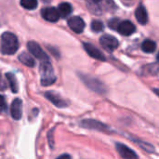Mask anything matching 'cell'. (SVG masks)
I'll return each instance as SVG.
<instances>
[{
    "mask_svg": "<svg viewBox=\"0 0 159 159\" xmlns=\"http://www.w3.org/2000/svg\"><path fill=\"white\" fill-rule=\"evenodd\" d=\"M19 48L17 36L9 32H6L1 36V52L5 55H12Z\"/></svg>",
    "mask_w": 159,
    "mask_h": 159,
    "instance_id": "1",
    "label": "cell"
},
{
    "mask_svg": "<svg viewBox=\"0 0 159 159\" xmlns=\"http://www.w3.org/2000/svg\"><path fill=\"white\" fill-rule=\"evenodd\" d=\"M89 10L94 15H102L103 11H111L116 7L113 0H87Z\"/></svg>",
    "mask_w": 159,
    "mask_h": 159,
    "instance_id": "2",
    "label": "cell"
},
{
    "mask_svg": "<svg viewBox=\"0 0 159 159\" xmlns=\"http://www.w3.org/2000/svg\"><path fill=\"white\" fill-rule=\"evenodd\" d=\"M40 70V75H41V84L44 87L50 86L53 83L56 82L57 78L53 71V67L48 62V61H42L39 67Z\"/></svg>",
    "mask_w": 159,
    "mask_h": 159,
    "instance_id": "3",
    "label": "cell"
},
{
    "mask_svg": "<svg viewBox=\"0 0 159 159\" xmlns=\"http://www.w3.org/2000/svg\"><path fill=\"white\" fill-rule=\"evenodd\" d=\"M80 75L81 80L85 83V85L91 90H93L97 93H100V94L106 93V91H107L106 87L99 79L89 76L87 75Z\"/></svg>",
    "mask_w": 159,
    "mask_h": 159,
    "instance_id": "4",
    "label": "cell"
},
{
    "mask_svg": "<svg viewBox=\"0 0 159 159\" xmlns=\"http://www.w3.org/2000/svg\"><path fill=\"white\" fill-rule=\"evenodd\" d=\"M27 48L31 54H33L36 59H38L41 61H48V54L43 50V48L34 41H30L27 44Z\"/></svg>",
    "mask_w": 159,
    "mask_h": 159,
    "instance_id": "5",
    "label": "cell"
},
{
    "mask_svg": "<svg viewBox=\"0 0 159 159\" xmlns=\"http://www.w3.org/2000/svg\"><path fill=\"white\" fill-rule=\"evenodd\" d=\"M100 43L102 47L107 49L108 51H114L119 46L118 40L115 36L110 35V34H103L100 38Z\"/></svg>",
    "mask_w": 159,
    "mask_h": 159,
    "instance_id": "6",
    "label": "cell"
},
{
    "mask_svg": "<svg viewBox=\"0 0 159 159\" xmlns=\"http://www.w3.org/2000/svg\"><path fill=\"white\" fill-rule=\"evenodd\" d=\"M80 126L89 129H95V130H99V131H103V132H109V128L108 126L104 125L102 122L96 121V120H92V119H86L83 120L80 123Z\"/></svg>",
    "mask_w": 159,
    "mask_h": 159,
    "instance_id": "7",
    "label": "cell"
},
{
    "mask_svg": "<svg viewBox=\"0 0 159 159\" xmlns=\"http://www.w3.org/2000/svg\"><path fill=\"white\" fill-rule=\"evenodd\" d=\"M41 15L46 20L50 21V22H56L60 19V14H59L58 9L53 7L43 8L41 10Z\"/></svg>",
    "mask_w": 159,
    "mask_h": 159,
    "instance_id": "8",
    "label": "cell"
},
{
    "mask_svg": "<svg viewBox=\"0 0 159 159\" xmlns=\"http://www.w3.org/2000/svg\"><path fill=\"white\" fill-rule=\"evenodd\" d=\"M116 30L118 31L119 34L128 36V35L132 34L136 31V27L131 21L123 20V21H119V23L116 27Z\"/></svg>",
    "mask_w": 159,
    "mask_h": 159,
    "instance_id": "9",
    "label": "cell"
},
{
    "mask_svg": "<svg viewBox=\"0 0 159 159\" xmlns=\"http://www.w3.org/2000/svg\"><path fill=\"white\" fill-rule=\"evenodd\" d=\"M68 25L71 28V30H73L75 33L76 34H81L84 29H85V21L77 16L72 17L68 20Z\"/></svg>",
    "mask_w": 159,
    "mask_h": 159,
    "instance_id": "10",
    "label": "cell"
},
{
    "mask_svg": "<svg viewBox=\"0 0 159 159\" xmlns=\"http://www.w3.org/2000/svg\"><path fill=\"white\" fill-rule=\"evenodd\" d=\"M83 46H84L85 50L87 51V53L90 57H92V58H94L96 60H99V61H106V58H105L104 54L100 49H98L95 46H93V45H91L89 43H84Z\"/></svg>",
    "mask_w": 159,
    "mask_h": 159,
    "instance_id": "11",
    "label": "cell"
},
{
    "mask_svg": "<svg viewBox=\"0 0 159 159\" xmlns=\"http://www.w3.org/2000/svg\"><path fill=\"white\" fill-rule=\"evenodd\" d=\"M45 97L50 102H52L54 105H56L59 108H64V107H66L68 105L67 102L59 94H57V93H55L53 91H47L45 93Z\"/></svg>",
    "mask_w": 159,
    "mask_h": 159,
    "instance_id": "12",
    "label": "cell"
},
{
    "mask_svg": "<svg viewBox=\"0 0 159 159\" xmlns=\"http://www.w3.org/2000/svg\"><path fill=\"white\" fill-rule=\"evenodd\" d=\"M10 115L13 119L20 120L22 115V102L20 99H15L10 107Z\"/></svg>",
    "mask_w": 159,
    "mask_h": 159,
    "instance_id": "13",
    "label": "cell"
},
{
    "mask_svg": "<svg viewBox=\"0 0 159 159\" xmlns=\"http://www.w3.org/2000/svg\"><path fill=\"white\" fill-rule=\"evenodd\" d=\"M116 150L118 152V154L126 159H136L138 158V155L131 150L130 148H129L128 146H126L123 143H116Z\"/></svg>",
    "mask_w": 159,
    "mask_h": 159,
    "instance_id": "14",
    "label": "cell"
},
{
    "mask_svg": "<svg viewBox=\"0 0 159 159\" xmlns=\"http://www.w3.org/2000/svg\"><path fill=\"white\" fill-rule=\"evenodd\" d=\"M135 17L139 23L144 25L148 22V14L144 6L140 5L135 10Z\"/></svg>",
    "mask_w": 159,
    "mask_h": 159,
    "instance_id": "15",
    "label": "cell"
},
{
    "mask_svg": "<svg viewBox=\"0 0 159 159\" xmlns=\"http://www.w3.org/2000/svg\"><path fill=\"white\" fill-rule=\"evenodd\" d=\"M72 10H73L72 6L67 2H62L58 7V11H59L60 17H62V18L68 17L72 13Z\"/></svg>",
    "mask_w": 159,
    "mask_h": 159,
    "instance_id": "16",
    "label": "cell"
},
{
    "mask_svg": "<svg viewBox=\"0 0 159 159\" xmlns=\"http://www.w3.org/2000/svg\"><path fill=\"white\" fill-rule=\"evenodd\" d=\"M142 49L145 53H153L157 49V43L153 40H144V42L142 44Z\"/></svg>",
    "mask_w": 159,
    "mask_h": 159,
    "instance_id": "17",
    "label": "cell"
},
{
    "mask_svg": "<svg viewBox=\"0 0 159 159\" xmlns=\"http://www.w3.org/2000/svg\"><path fill=\"white\" fill-rule=\"evenodd\" d=\"M6 77L9 83V87H10V89L12 90L13 93H17L18 92V89H19V87H18V82H17V79L15 77V75L11 73H7L6 74Z\"/></svg>",
    "mask_w": 159,
    "mask_h": 159,
    "instance_id": "18",
    "label": "cell"
},
{
    "mask_svg": "<svg viewBox=\"0 0 159 159\" xmlns=\"http://www.w3.org/2000/svg\"><path fill=\"white\" fill-rule=\"evenodd\" d=\"M19 60L22 64H24L28 67H34V60L27 53H21L19 56Z\"/></svg>",
    "mask_w": 159,
    "mask_h": 159,
    "instance_id": "19",
    "label": "cell"
},
{
    "mask_svg": "<svg viewBox=\"0 0 159 159\" xmlns=\"http://www.w3.org/2000/svg\"><path fill=\"white\" fill-rule=\"evenodd\" d=\"M20 5L22 7L26 9L33 10L37 7V0H20Z\"/></svg>",
    "mask_w": 159,
    "mask_h": 159,
    "instance_id": "20",
    "label": "cell"
},
{
    "mask_svg": "<svg viewBox=\"0 0 159 159\" xmlns=\"http://www.w3.org/2000/svg\"><path fill=\"white\" fill-rule=\"evenodd\" d=\"M104 28V25L102 23V21L101 20H95L91 22V30L94 31V32H102Z\"/></svg>",
    "mask_w": 159,
    "mask_h": 159,
    "instance_id": "21",
    "label": "cell"
},
{
    "mask_svg": "<svg viewBox=\"0 0 159 159\" xmlns=\"http://www.w3.org/2000/svg\"><path fill=\"white\" fill-rule=\"evenodd\" d=\"M135 142H136L137 143H139V145H140L143 149H144L145 151H147L148 153H154L155 149H154V147H153L151 144L145 143H143V142H140L139 140H136Z\"/></svg>",
    "mask_w": 159,
    "mask_h": 159,
    "instance_id": "22",
    "label": "cell"
},
{
    "mask_svg": "<svg viewBox=\"0 0 159 159\" xmlns=\"http://www.w3.org/2000/svg\"><path fill=\"white\" fill-rule=\"evenodd\" d=\"M119 20L118 19H112V20H109V27L110 28H112V29H116V27H117V25H118V23H119Z\"/></svg>",
    "mask_w": 159,
    "mask_h": 159,
    "instance_id": "23",
    "label": "cell"
},
{
    "mask_svg": "<svg viewBox=\"0 0 159 159\" xmlns=\"http://www.w3.org/2000/svg\"><path fill=\"white\" fill-rule=\"evenodd\" d=\"M6 89H7V84L4 81V79H3V77H2V75L0 74V91H3Z\"/></svg>",
    "mask_w": 159,
    "mask_h": 159,
    "instance_id": "24",
    "label": "cell"
},
{
    "mask_svg": "<svg viewBox=\"0 0 159 159\" xmlns=\"http://www.w3.org/2000/svg\"><path fill=\"white\" fill-rule=\"evenodd\" d=\"M5 107H6L5 99L2 95H0V108H5Z\"/></svg>",
    "mask_w": 159,
    "mask_h": 159,
    "instance_id": "25",
    "label": "cell"
},
{
    "mask_svg": "<svg viewBox=\"0 0 159 159\" xmlns=\"http://www.w3.org/2000/svg\"><path fill=\"white\" fill-rule=\"evenodd\" d=\"M59 157H61V158H63V157H68V158H70L71 157H70V156H68V155H63V156H60Z\"/></svg>",
    "mask_w": 159,
    "mask_h": 159,
    "instance_id": "26",
    "label": "cell"
}]
</instances>
